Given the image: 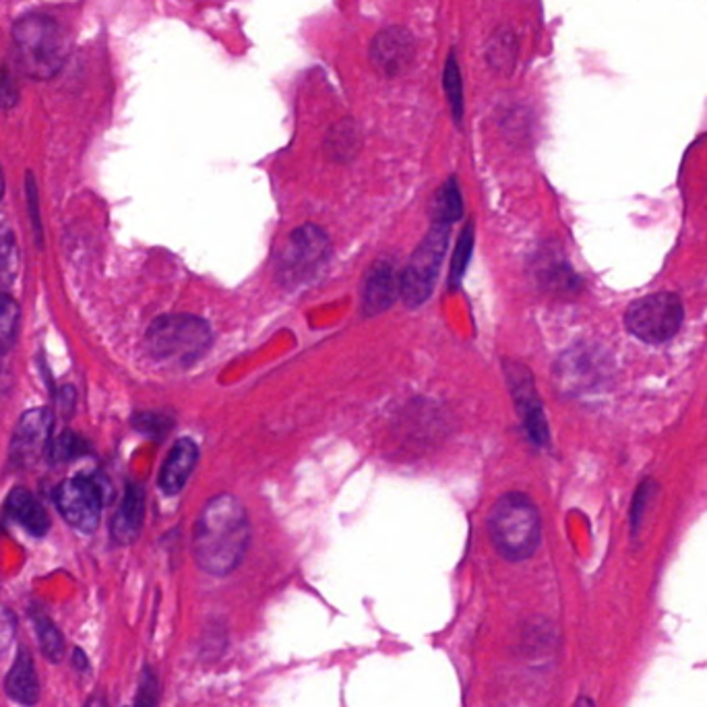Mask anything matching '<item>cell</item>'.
<instances>
[{
  "instance_id": "1",
  "label": "cell",
  "mask_w": 707,
  "mask_h": 707,
  "mask_svg": "<svg viewBox=\"0 0 707 707\" xmlns=\"http://www.w3.org/2000/svg\"><path fill=\"white\" fill-rule=\"evenodd\" d=\"M249 544L250 521L245 505L232 495L210 498L192 532L197 565L213 577H226L240 567Z\"/></svg>"
},
{
  "instance_id": "2",
  "label": "cell",
  "mask_w": 707,
  "mask_h": 707,
  "mask_svg": "<svg viewBox=\"0 0 707 707\" xmlns=\"http://www.w3.org/2000/svg\"><path fill=\"white\" fill-rule=\"evenodd\" d=\"M13 55L23 75L55 79L69 58L67 32L50 15H23L13 25Z\"/></svg>"
},
{
  "instance_id": "3",
  "label": "cell",
  "mask_w": 707,
  "mask_h": 707,
  "mask_svg": "<svg viewBox=\"0 0 707 707\" xmlns=\"http://www.w3.org/2000/svg\"><path fill=\"white\" fill-rule=\"evenodd\" d=\"M488 534L498 555L511 563L534 556L542 540V521L534 500L523 493L498 497L488 516Z\"/></svg>"
},
{
  "instance_id": "4",
  "label": "cell",
  "mask_w": 707,
  "mask_h": 707,
  "mask_svg": "<svg viewBox=\"0 0 707 707\" xmlns=\"http://www.w3.org/2000/svg\"><path fill=\"white\" fill-rule=\"evenodd\" d=\"M213 344L211 326L195 315H164L153 321L145 333V345L155 361L191 366L199 363Z\"/></svg>"
},
{
  "instance_id": "5",
  "label": "cell",
  "mask_w": 707,
  "mask_h": 707,
  "mask_svg": "<svg viewBox=\"0 0 707 707\" xmlns=\"http://www.w3.org/2000/svg\"><path fill=\"white\" fill-rule=\"evenodd\" d=\"M449 234L451 222L435 217L433 226L426 232V236L422 238L421 245L416 247L403 269L400 290L403 305L419 308L431 298L439 278L440 266L449 249Z\"/></svg>"
},
{
  "instance_id": "6",
  "label": "cell",
  "mask_w": 707,
  "mask_h": 707,
  "mask_svg": "<svg viewBox=\"0 0 707 707\" xmlns=\"http://www.w3.org/2000/svg\"><path fill=\"white\" fill-rule=\"evenodd\" d=\"M331 257V240L326 229L305 224L292 229L275 257V275L282 286L296 287L310 282L326 268Z\"/></svg>"
},
{
  "instance_id": "7",
  "label": "cell",
  "mask_w": 707,
  "mask_h": 707,
  "mask_svg": "<svg viewBox=\"0 0 707 707\" xmlns=\"http://www.w3.org/2000/svg\"><path fill=\"white\" fill-rule=\"evenodd\" d=\"M685 319V308L676 294L656 292L635 301L625 313V327L639 342L650 345L670 342Z\"/></svg>"
},
{
  "instance_id": "8",
  "label": "cell",
  "mask_w": 707,
  "mask_h": 707,
  "mask_svg": "<svg viewBox=\"0 0 707 707\" xmlns=\"http://www.w3.org/2000/svg\"><path fill=\"white\" fill-rule=\"evenodd\" d=\"M55 503L60 516L75 530L83 534L96 532L104 505L102 488L97 486L96 480L87 476L64 480L55 491Z\"/></svg>"
},
{
  "instance_id": "9",
  "label": "cell",
  "mask_w": 707,
  "mask_h": 707,
  "mask_svg": "<svg viewBox=\"0 0 707 707\" xmlns=\"http://www.w3.org/2000/svg\"><path fill=\"white\" fill-rule=\"evenodd\" d=\"M505 377H507L511 396L516 400L517 412L521 416L523 428L528 431L530 439L540 447L549 445L551 431H549V422L544 416V408H542V402L535 391L532 373L523 364L505 363Z\"/></svg>"
},
{
  "instance_id": "10",
  "label": "cell",
  "mask_w": 707,
  "mask_h": 707,
  "mask_svg": "<svg viewBox=\"0 0 707 707\" xmlns=\"http://www.w3.org/2000/svg\"><path fill=\"white\" fill-rule=\"evenodd\" d=\"M368 57L382 76L402 75L416 58V39L402 25L385 27L370 39Z\"/></svg>"
},
{
  "instance_id": "11",
  "label": "cell",
  "mask_w": 707,
  "mask_h": 707,
  "mask_svg": "<svg viewBox=\"0 0 707 707\" xmlns=\"http://www.w3.org/2000/svg\"><path fill=\"white\" fill-rule=\"evenodd\" d=\"M556 377L558 385H563V389H567L569 393L593 391L609 377L606 356L596 352L593 347H575L556 366Z\"/></svg>"
},
{
  "instance_id": "12",
  "label": "cell",
  "mask_w": 707,
  "mask_h": 707,
  "mask_svg": "<svg viewBox=\"0 0 707 707\" xmlns=\"http://www.w3.org/2000/svg\"><path fill=\"white\" fill-rule=\"evenodd\" d=\"M402 290V275L391 259H379L368 269L363 290V310L366 317H377L389 310Z\"/></svg>"
},
{
  "instance_id": "13",
  "label": "cell",
  "mask_w": 707,
  "mask_h": 707,
  "mask_svg": "<svg viewBox=\"0 0 707 707\" xmlns=\"http://www.w3.org/2000/svg\"><path fill=\"white\" fill-rule=\"evenodd\" d=\"M52 435V419L46 410L36 408L23 414L20 426L13 435V458L21 463L36 461L39 453L48 451Z\"/></svg>"
},
{
  "instance_id": "14",
  "label": "cell",
  "mask_w": 707,
  "mask_h": 707,
  "mask_svg": "<svg viewBox=\"0 0 707 707\" xmlns=\"http://www.w3.org/2000/svg\"><path fill=\"white\" fill-rule=\"evenodd\" d=\"M143 519H145V493L139 484H129L110 526L115 542L122 546L133 544L141 534Z\"/></svg>"
},
{
  "instance_id": "15",
  "label": "cell",
  "mask_w": 707,
  "mask_h": 707,
  "mask_svg": "<svg viewBox=\"0 0 707 707\" xmlns=\"http://www.w3.org/2000/svg\"><path fill=\"white\" fill-rule=\"evenodd\" d=\"M197 461H199V447L195 445V440H176L173 451L168 453V458L162 466L160 488L166 495H178L185 488L187 480L191 479Z\"/></svg>"
},
{
  "instance_id": "16",
  "label": "cell",
  "mask_w": 707,
  "mask_h": 707,
  "mask_svg": "<svg viewBox=\"0 0 707 707\" xmlns=\"http://www.w3.org/2000/svg\"><path fill=\"white\" fill-rule=\"evenodd\" d=\"M7 695L23 707H34L39 702L38 672L34 658L27 648H20L13 667L7 672L4 679Z\"/></svg>"
},
{
  "instance_id": "17",
  "label": "cell",
  "mask_w": 707,
  "mask_h": 707,
  "mask_svg": "<svg viewBox=\"0 0 707 707\" xmlns=\"http://www.w3.org/2000/svg\"><path fill=\"white\" fill-rule=\"evenodd\" d=\"M7 511L17 521L27 534L42 538L50 530V519L46 516L42 503L25 488H15L7 498Z\"/></svg>"
},
{
  "instance_id": "18",
  "label": "cell",
  "mask_w": 707,
  "mask_h": 707,
  "mask_svg": "<svg viewBox=\"0 0 707 707\" xmlns=\"http://www.w3.org/2000/svg\"><path fill=\"white\" fill-rule=\"evenodd\" d=\"M517 52H519V44H517L516 34L511 30H498L497 34L488 39L486 60L493 71L507 75L516 69Z\"/></svg>"
},
{
  "instance_id": "19",
  "label": "cell",
  "mask_w": 707,
  "mask_h": 707,
  "mask_svg": "<svg viewBox=\"0 0 707 707\" xmlns=\"http://www.w3.org/2000/svg\"><path fill=\"white\" fill-rule=\"evenodd\" d=\"M361 150V131L352 120L338 122L327 134V152L338 162H350Z\"/></svg>"
},
{
  "instance_id": "20",
  "label": "cell",
  "mask_w": 707,
  "mask_h": 707,
  "mask_svg": "<svg viewBox=\"0 0 707 707\" xmlns=\"http://www.w3.org/2000/svg\"><path fill=\"white\" fill-rule=\"evenodd\" d=\"M32 621L38 632L39 650L44 653V658L50 660L52 664H58L64 656V639L58 632L57 625L48 614L39 611L32 612Z\"/></svg>"
},
{
  "instance_id": "21",
  "label": "cell",
  "mask_w": 707,
  "mask_h": 707,
  "mask_svg": "<svg viewBox=\"0 0 707 707\" xmlns=\"http://www.w3.org/2000/svg\"><path fill=\"white\" fill-rule=\"evenodd\" d=\"M20 321V305L9 294L0 292V356L7 354L15 344Z\"/></svg>"
},
{
  "instance_id": "22",
  "label": "cell",
  "mask_w": 707,
  "mask_h": 707,
  "mask_svg": "<svg viewBox=\"0 0 707 707\" xmlns=\"http://www.w3.org/2000/svg\"><path fill=\"white\" fill-rule=\"evenodd\" d=\"M443 81H445V94H447V99H449L451 115L456 116V120L459 122L461 116H463V81H461V71H459L456 52H451L449 58H447V62H445Z\"/></svg>"
},
{
  "instance_id": "23",
  "label": "cell",
  "mask_w": 707,
  "mask_h": 707,
  "mask_svg": "<svg viewBox=\"0 0 707 707\" xmlns=\"http://www.w3.org/2000/svg\"><path fill=\"white\" fill-rule=\"evenodd\" d=\"M463 213V201H461V191H459L458 178H449L435 201V217L447 220V222H458Z\"/></svg>"
},
{
  "instance_id": "24",
  "label": "cell",
  "mask_w": 707,
  "mask_h": 707,
  "mask_svg": "<svg viewBox=\"0 0 707 707\" xmlns=\"http://www.w3.org/2000/svg\"><path fill=\"white\" fill-rule=\"evenodd\" d=\"M472 250H474V226H466L463 232L459 234L458 245L453 249V261H451V275H449V284L451 287H458L466 275V269L470 266L472 259Z\"/></svg>"
},
{
  "instance_id": "25",
  "label": "cell",
  "mask_w": 707,
  "mask_h": 707,
  "mask_svg": "<svg viewBox=\"0 0 707 707\" xmlns=\"http://www.w3.org/2000/svg\"><path fill=\"white\" fill-rule=\"evenodd\" d=\"M20 268V257H17V247L11 234H0V290L9 286Z\"/></svg>"
},
{
  "instance_id": "26",
  "label": "cell",
  "mask_w": 707,
  "mask_h": 707,
  "mask_svg": "<svg viewBox=\"0 0 707 707\" xmlns=\"http://www.w3.org/2000/svg\"><path fill=\"white\" fill-rule=\"evenodd\" d=\"M48 453L55 461H71V459L87 453V443L73 433H62L60 437L50 443Z\"/></svg>"
},
{
  "instance_id": "27",
  "label": "cell",
  "mask_w": 707,
  "mask_h": 707,
  "mask_svg": "<svg viewBox=\"0 0 707 707\" xmlns=\"http://www.w3.org/2000/svg\"><path fill=\"white\" fill-rule=\"evenodd\" d=\"M157 697H160L157 676L152 669H143L133 707H157Z\"/></svg>"
},
{
  "instance_id": "28",
  "label": "cell",
  "mask_w": 707,
  "mask_h": 707,
  "mask_svg": "<svg viewBox=\"0 0 707 707\" xmlns=\"http://www.w3.org/2000/svg\"><path fill=\"white\" fill-rule=\"evenodd\" d=\"M20 102V85L9 69H0V110H11Z\"/></svg>"
},
{
  "instance_id": "29",
  "label": "cell",
  "mask_w": 707,
  "mask_h": 707,
  "mask_svg": "<svg viewBox=\"0 0 707 707\" xmlns=\"http://www.w3.org/2000/svg\"><path fill=\"white\" fill-rule=\"evenodd\" d=\"M656 495V484L651 482V480H646V482H641V486H639V491H637V495H635V498H633V507H632V523H633V530H637V526H639V521H641V517H644V514H646V509H648V503H650L651 497Z\"/></svg>"
},
{
  "instance_id": "30",
  "label": "cell",
  "mask_w": 707,
  "mask_h": 707,
  "mask_svg": "<svg viewBox=\"0 0 707 707\" xmlns=\"http://www.w3.org/2000/svg\"><path fill=\"white\" fill-rule=\"evenodd\" d=\"M17 633V618L4 604H0V653L9 650L15 641Z\"/></svg>"
},
{
  "instance_id": "31",
  "label": "cell",
  "mask_w": 707,
  "mask_h": 707,
  "mask_svg": "<svg viewBox=\"0 0 707 707\" xmlns=\"http://www.w3.org/2000/svg\"><path fill=\"white\" fill-rule=\"evenodd\" d=\"M134 426L148 435H166L173 426L170 419L166 416H157V414H143L134 419Z\"/></svg>"
},
{
  "instance_id": "32",
  "label": "cell",
  "mask_w": 707,
  "mask_h": 707,
  "mask_svg": "<svg viewBox=\"0 0 707 707\" xmlns=\"http://www.w3.org/2000/svg\"><path fill=\"white\" fill-rule=\"evenodd\" d=\"M83 707H106V699H104V695H99V693H94L87 702H85V706Z\"/></svg>"
},
{
  "instance_id": "33",
  "label": "cell",
  "mask_w": 707,
  "mask_h": 707,
  "mask_svg": "<svg viewBox=\"0 0 707 707\" xmlns=\"http://www.w3.org/2000/svg\"><path fill=\"white\" fill-rule=\"evenodd\" d=\"M75 667L76 669H87V658L79 648L75 650Z\"/></svg>"
},
{
  "instance_id": "34",
  "label": "cell",
  "mask_w": 707,
  "mask_h": 707,
  "mask_svg": "<svg viewBox=\"0 0 707 707\" xmlns=\"http://www.w3.org/2000/svg\"><path fill=\"white\" fill-rule=\"evenodd\" d=\"M574 707H596V704H593L590 697H579V699L575 702Z\"/></svg>"
},
{
  "instance_id": "35",
  "label": "cell",
  "mask_w": 707,
  "mask_h": 707,
  "mask_svg": "<svg viewBox=\"0 0 707 707\" xmlns=\"http://www.w3.org/2000/svg\"><path fill=\"white\" fill-rule=\"evenodd\" d=\"M2 195H4V176H2V170H0V201H2Z\"/></svg>"
}]
</instances>
